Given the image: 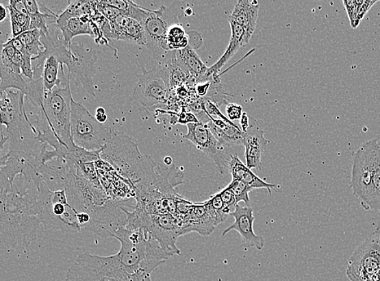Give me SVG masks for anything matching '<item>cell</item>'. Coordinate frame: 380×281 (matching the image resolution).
<instances>
[{
    "label": "cell",
    "mask_w": 380,
    "mask_h": 281,
    "mask_svg": "<svg viewBox=\"0 0 380 281\" xmlns=\"http://www.w3.org/2000/svg\"><path fill=\"white\" fill-rule=\"evenodd\" d=\"M229 216L233 217L234 222L223 232V237L232 230L237 231L242 240V247L255 248L259 251L264 248V239L262 236L256 235L254 232L255 217L253 208L242 207L238 204Z\"/></svg>",
    "instance_id": "cell-12"
},
{
    "label": "cell",
    "mask_w": 380,
    "mask_h": 281,
    "mask_svg": "<svg viewBox=\"0 0 380 281\" xmlns=\"http://www.w3.org/2000/svg\"><path fill=\"white\" fill-rule=\"evenodd\" d=\"M96 119H98V121L101 123H104L107 122V114H96Z\"/></svg>",
    "instance_id": "cell-39"
},
{
    "label": "cell",
    "mask_w": 380,
    "mask_h": 281,
    "mask_svg": "<svg viewBox=\"0 0 380 281\" xmlns=\"http://www.w3.org/2000/svg\"><path fill=\"white\" fill-rule=\"evenodd\" d=\"M66 44L70 45L72 40L79 35H90L94 38L92 29V19L90 16L71 18L67 22L59 27Z\"/></svg>",
    "instance_id": "cell-22"
},
{
    "label": "cell",
    "mask_w": 380,
    "mask_h": 281,
    "mask_svg": "<svg viewBox=\"0 0 380 281\" xmlns=\"http://www.w3.org/2000/svg\"><path fill=\"white\" fill-rule=\"evenodd\" d=\"M362 206L366 210L380 212V142L377 140H374L373 145V167L370 189L368 198Z\"/></svg>",
    "instance_id": "cell-20"
},
{
    "label": "cell",
    "mask_w": 380,
    "mask_h": 281,
    "mask_svg": "<svg viewBox=\"0 0 380 281\" xmlns=\"http://www.w3.org/2000/svg\"><path fill=\"white\" fill-rule=\"evenodd\" d=\"M142 70L143 73L138 75V82L130 95V101L140 113L149 114L154 107L166 102L170 88L157 64L150 71L142 66Z\"/></svg>",
    "instance_id": "cell-8"
},
{
    "label": "cell",
    "mask_w": 380,
    "mask_h": 281,
    "mask_svg": "<svg viewBox=\"0 0 380 281\" xmlns=\"http://www.w3.org/2000/svg\"><path fill=\"white\" fill-rule=\"evenodd\" d=\"M0 12H1V13H0V21H3L4 20H5L8 13L7 8H5V7L3 5V4H0Z\"/></svg>",
    "instance_id": "cell-38"
},
{
    "label": "cell",
    "mask_w": 380,
    "mask_h": 281,
    "mask_svg": "<svg viewBox=\"0 0 380 281\" xmlns=\"http://www.w3.org/2000/svg\"><path fill=\"white\" fill-rule=\"evenodd\" d=\"M39 203L45 229L60 230L64 234L79 233L82 230L78 212L69 204L65 188L52 191L47 182H44L40 189Z\"/></svg>",
    "instance_id": "cell-5"
},
{
    "label": "cell",
    "mask_w": 380,
    "mask_h": 281,
    "mask_svg": "<svg viewBox=\"0 0 380 281\" xmlns=\"http://www.w3.org/2000/svg\"><path fill=\"white\" fill-rule=\"evenodd\" d=\"M240 127L244 133L249 132V117L246 113L242 114V118L240 119Z\"/></svg>",
    "instance_id": "cell-37"
},
{
    "label": "cell",
    "mask_w": 380,
    "mask_h": 281,
    "mask_svg": "<svg viewBox=\"0 0 380 281\" xmlns=\"http://www.w3.org/2000/svg\"><path fill=\"white\" fill-rule=\"evenodd\" d=\"M268 140L265 138L264 132L253 129L246 133L244 147L246 166L249 169H262V156L266 149Z\"/></svg>",
    "instance_id": "cell-16"
},
{
    "label": "cell",
    "mask_w": 380,
    "mask_h": 281,
    "mask_svg": "<svg viewBox=\"0 0 380 281\" xmlns=\"http://www.w3.org/2000/svg\"><path fill=\"white\" fill-rule=\"evenodd\" d=\"M103 3L118 9L123 16L130 17L131 19L140 22L141 25L144 23L149 13L151 12V10H149V9L137 5L132 1H126V0H105Z\"/></svg>",
    "instance_id": "cell-24"
},
{
    "label": "cell",
    "mask_w": 380,
    "mask_h": 281,
    "mask_svg": "<svg viewBox=\"0 0 380 281\" xmlns=\"http://www.w3.org/2000/svg\"><path fill=\"white\" fill-rule=\"evenodd\" d=\"M197 84L196 90L197 95L205 98V97L209 95L210 89L212 87V82L210 80H207V82L198 83Z\"/></svg>",
    "instance_id": "cell-35"
},
{
    "label": "cell",
    "mask_w": 380,
    "mask_h": 281,
    "mask_svg": "<svg viewBox=\"0 0 380 281\" xmlns=\"http://www.w3.org/2000/svg\"><path fill=\"white\" fill-rule=\"evenodd\" d=\"M26 8H27L29 16L30 18V30L38 29L43 34H49L50 24H56L59 15L52 12L42 4L44 12L40 11L39 2L35 0H24Z\"/></svg>",
    "instance_id": "cell-21"
},
{
    "label": "cell",
    "mask_w": 380,
    "mask_h": 281,
    "mask_svg": "<svg viewBox=\"0 0 380 281\" xmlns=\"http://www.w3.org/2000/svg\"><path fill=\"white\" fill-rule=\"evenodd\" d=\"M176 13L162 6L158 10L149 13L142 24L144 29L147 47L157 62L165 59L168 51L166 37L170 27L178 23Z\"/></svg>",
    "instance_id": "cell-10"
},
{
    "label": "cell",
    "mask_w": 380,
    "mask_h": 281,
    "mask_svg": "<svg viewBox=\"0 0 380 281\" xmlns=\"http://www.w3.org/2000/svg\"><path fill=\"white\" fill-rule=\"evenodd\" d=\"M59 30L49 26V34L42 33L41 42L46 51L48 55L56 56L61 66H67L68 74L76 80L77 86L81 84L87 93L96 97L98 87L95 86L94 77L99 61L96 51L81 42L66 44Z\"/></svg>",
    "instance_id": "cell-3"
},
{
    "label": "cell",
    "mask_w": 380,
    "mask_h": 281,
    "mask_svg": "<svg viewBox=\"0 0 380 281\" xmlns=\"http://www.w3.org/2000/svg\"><path fill=\"white\" fill-rule=\"evenodd\" d=\"M61 65L58 59L54 55H49L45 62L43 70V84L45 92H51L57 86L61 84L59 78V70Z\"/></svg>",
    "instance_id": "cell-25"
},
{
    "label": "cell",
    "mask_w": 380,
    "mask_h": 281,
    "mask_svg": "<svg viewBox=\"0 0 380 281\" xmlns=\"http://www.w3.org/2000/svg\"><path fill=\"white\" fill-rule=\"evenodd\" d=\"M112 238L121 244L116 255L79 254L66 281H152L153 271L171 257L144 229L123 226Z\"/></svg>",
    "instance_id": "cell-1"
},
{
    "label": "cell",
    "mask_w": 380,
    "mask_h": 281,
    "mask_svg": "<svg viewBox=\"0 0 380 281\" xmlns=\"http://www.w3.org/2000/svg\"><path fill=\"white\" fill-rule=\"evenodd\" d=\"M209 118L210 121L206 124L222 144L229 146L244 144L246 133L236 123L227 122L218 118Z\"/></svg>",
    "instance_id": "cell-15"
},
{
    "label": "cell",
    "mask_w": 380,
    "mask_h": 281,
    "mask_svg": "<svg viewBox=\"0 0 380 281\" xmlns=\"http://www.w3.org/2000/svg\"><path fill=\"white\" fill-rule=\"evenodd\" d=\"M219 193L225 208H231V207H236V205H238L236 198V196H234L231 187L227 186L223 191H220Z\"/></svg>",
    "instance_id": "cell-31"
},
{
    "label": "cell",
    "mask_w": 380,
    "mask_h": 281,
    "mask_svg": "<svg viewBox=\"0 0 380 281\" xmlns=\"http://www.w3.org/2000/svg\"><path fill=\"white\" fill-rule=\"evenodd\" d=\"M378 1H359V12H357V24H360V22L364 17L366 16V13L368 12L371 7L375 5Z\"/></svg>",
    "instance_id": "cell-33"
},
{
    "label": "cell",
    "mask_w": 380,
    "mask_h": 281,
    "mask_svg": "<svg viewBox=\"0 0 380 281\" xmlns=\"http://www.w3.org/2000/svg\"><path fill=\"white\" fill-rule=\"evenodd\" d=\"M259 8V2L255 0H238L231 15L229 16V21L241 25L251 39L255 32Z\"/></svg>",
    "instance_id": "cell-17"
},
{
    "label": "cell",
    "mask_w": 380,
    "mask_h": 281,
    "mask_svg": "<svg viewBox=\"0 0 380 281\" xmlns=\"http://www.w3.org/2000/svg\"><path fill=\"white\" fill-rule=\"evenodd\" d=\"M164 162L166 164V166L171 167L172 166V162H173V160H172V158L170 157H166L164 159Z\"/></svg>",
    "instance_id": "cell-40"
},
{
    "label": "cell",
    "mask_w": 380,
    "mask_h": 281,
    "mask_svg": "<svg viewBox=\"0 0 380 281\" xmlns=\"http://www.w3.org/2000/svg\"><path fill=\"white\" fill-rule=\"evenodd\" d=\"M231 28V41L228 45L227 51H225L224 55L220 58V60L216 64L211 66L207 70L206 75V82L210 80V78L214 77V80L218 78V73L223 66L236 55L237 51L240 50L242 47L245 44L249 43L250 38L247 36L246 31L242 27L233 21H229Z\"/></svg>",
    "instance_id": "cell-14"
},
{
    "label": "cell",
    "mask_w": 380,
    "mask_h": 281,
    "mask_svg": "<svg viewBox=\"0 0 380 281\" xmlns=\"http://www.w3.org/2000/svg\"><path fill=\"white\" fill-rule=\"evenodd\" d=\"M166 44L169 51L182 50V49L189 46V35L185 33L182 25L179 24L173 25L168 30Z\"/></svg>",
    "instance_id": "cell-26"
},
{
    "label": "cell",
    "mask_w": 380,
    "mask_h": 281,
    "mask_svg": "<svg viewBox=\"0 0 380 281\" xmlns=\"http://www.w3.org/2000/svg\"><path fill=\"white\" fill-rule=\"evenodd\" d=\"M187 127L188 133L183 136L184 139L191 141L199 150L213 160L220 173L224 175L231 158H229L227 151L225 149V145L216 139L207 124L190 123Z\"/></svg>",
    "instance_id": "cell-11"
},
{
    "label": "cell",
    "mask_w": 380,
    "mask_h": 281,
    "mask_svg": "<svg viewBox=\"0 0 380 281\" xmlns=\"http://www.w3.org/2000/svg\"><path fill=\"white\" fill-rule=\"evenodd\" d=\"M176 60L184 71L191 75V77L198 83L206 82V75L209 68H207L197 55L195 49L189 46L182 50L175 51Z\"/></svg>",
    "instance_id": "cell-18"
},
{
    "label": "cell",
    "mask_w": 380,
    "mask_h": 281,
    "mask_svg": "<svg viewBox=\"0 0 380 281\" xmlns=\"http://www.w3.org/2000/svg\"><path fill=\"white\" fill-rule=\"evenodd\" d=\"M231 187L234 196H236L237 204L244 202L246 207H251V199L249 198L250 191L253 189L240 180L232 178L231 184L228 185Z\"/></svg>",
    "instance_id": "cell-28"
},
{
    "label": "cell",
    "mask_w": 380,
    "mask_h": 281,
    "mask_svg": "<svg viewBox=\"0 0 380 281\" xmlns=\"http://www.w3.org/2000/svg\"><path fill=\"white\" fill-rule=\"evenodd\" d=\"M105 110L103 108V107H99V108L97 109L96 114H105Z\"/></svg>",
    "instance_id": "cell-41"
},
{
    "label": "cell",
    "mask_w": 380,
    "mask_h": 281,
    "mask_svg": "<svg viewBox=\"0 0 380 281\" xmlns=\"http://www.w3.org/2000/svg\"><path fill=\"white\" fill-rule=\"evenodd\" d=\"M70 74L63 87L57 86L51 92H45L42 112L47 123L62 145L70 149L76 146L71 136V114L73 99L70 88Z\"/></svg>",
    "instance_id": "cell-6"
},
{
    "label": "cell",
    "mask_w": 380,
    "mask_h": 281,
    "mask_svg": "<svg viewBox=\"0 0 380 281\" xmlns=\"http://www.w3.org/2000/svg\"><path fill=\"white\" fill-rule=\"evenodd\" d=\"M177 123L183 125L200 123L195 114L192 112H182L179 114Z\"/></svg>",
    "instance_id": "cell-34"
},
{
    "label": "cell",
    "mask_w": 380,
    "mask_h": 281,
    "mask_svg": "<svg viewBox=\"0 0 380 281\" xmlns=\"http://www.w3.org/2000/svg\"><path fill=\"white\" fill-rule=\"evenodd\" d=\"M380 271V242L371 234L350 258L346 275L351 281H377Z\"/></svg>",
    "instance_id": "cell-9"
},
{
    "label": "cell",
    "mask_w": 380,
    "mask_h": 281,
    "mask_svg": "<svg viewBox=\"0 0 380 281\" xmlns=\"http://www.w3.org/2000/svg\"><path fill=\"white\" fill-rule=\"evenodd\" d=\"M10 6L14 9L17 12L21 13L26 16H29L27 8H26L25 1H16V0H11Z\"/></svg>",
    "instance_id": "cell-36"
},
{
    "label": "cell",
    "mask_w": 380,
    "mask_h": 281,
    "mask_svg": "<svg viewBox=\"0 0 380 281\" xmlns=\"http://www.w3.org/2000/svg\"><path fill=\"white\" fill-rule=\"evenodd\" d=\"M42 32L38 29L26 31L18 38L25 45L32 57L38 56L46 50L41 42Z\"/></svg>",
    "instance_id": "cell-27"
},
{
    "label": "cell",
    "mask_w": 380,
    "mask_h": 281,
    "mask_svg": "<svg viewBox=\"0 0 380 281\" xmlns=\"http://www.w3.org/2000/svg\"><path fill=\"white\" fill-rule=\"evenodd\" d=\"M100 157L125 178L134 190L140 182L153 176L159 167L150 156L141 154L138 145L122 132H113Z\"/></svg>",
    "instance_id": "cell-4"
},
{
    "label": "cell",
    "mask_w": 380,
    "mask_h": 281,
    "mask_svg": "<svg viewBox=\"0 0 380 281\" xmlns=\"http://www.w3.org/2000/svg\"><path fill=\"white\" fill-rule=\"evenodd\" d=\"M375 232H377V234H378V237L379 239V242H380V227H377V229L375 230Z\"/></svg>",
    "instance_id": "cell-42"
},
{
    "label": "cell",
    "mask_w": 380,
    "mask_h": 281,
    "mask_svg": "<svg viewBox=\"0 0 380 281\" xmlns=\"http://www.w3.org/2000/svg\"><path fill=\"white\" fill-rule=\"evenodd\" d=\"M114 131L101 123L81 102L72 101L71 136L73 144L90 151L103 150Z\"/></svg>",
    "instance_id": "cell-7"
},
{
    "label": "cell",
    "mask_w": 380,
    "mask_h": 281,
    "mask_svg": "<svg viewBox=\"0 0 380 281\" xmlns=\"http://www.w3.org/2000/svg\"><path fill=\"white\" fill-rule=\"evenodd\" d=\"M0 93L8 89H16L26 96L29 88L28 78L25 77L21 73L0 65Z\"/></svg>",
    "instance_id": "cell-23"
},
{
    "label": "cell",
    "mask_w": 380,
    "mask_h": 281,
    "mask_svg": "<svg viewBox=\"0 0 380 281\" xmlns=\"http://www.w3.org/2000/svg\"><path fill=\"white\" fill-rule=\"evenodd\" d=\"M41 186L33 178L19 175L12 185L0 189L2 252L22 251L38 239V230L42 225Z\"/></svg>",
    "instance_id": "cell-2"
},
{
    "label": "cell",
    "mask_w": 380,
    "mask_h": 281,
    "mask_svg": "<svg viewBox=\"0 0 380 281\" xmlns=\"http://www.w3.org/2000/svg\"><path fill=\"white\" fill-rule=\"evenodd\" d=\"M110 23L112 28L110 39L122 40L128 43L147 46L144 27L140 22L121 15L110 21Z\"/></svg>",
    "instance_id": "cell-13"
},
{
    "label": "cell",
    "mask_w": 380,
    "mask_h": 281,
    "mask_svg": "<svg viewBox=\"0 0 380 281\" xmlns=\"http://www.w3.org/2000/svg\"><path fill=\"white\" fill-rule=\"evenodd\" d=\"M227 118L231 120V121H237L238 119H241L242 114V107L237 104H227Z\"/></svg>",
    "instance_id": "cell-32"
},
{
    "label": "cell",
    "mask_w": 380,
    "mask_h": 281,
    "mask_svg": "<svg viewBox=\"0 0 380 281\" xmlns=\"http://www.w3.org/2000/svg\"><path fill=\"white\" fill-rule=\"evenodd\" d=\"M344 8L347 12L349 18H350L351 25L353 29H356L359 25L357 24V12H359V1H353V0H347L343 1Z\"/></svg>",
    "instance_id": "cell-29"
},
{
    "label": "cell",
    "mask_w": 380,
    "mask_h": 281,
    "mask_svg": "<svg viewBox=\"0 0 380 281\" xmlns=\"http://www.w3.org/2000/svg\"><path fill=\"white\" fill-rule=\"evenodd\" d=\"M8 10L10 13L11 21H14L16 23L23 27L25 32L30 30V18L29 16L17 12L10 6L8 7Z\"/></svg>",
    "instance_id": "cell-30"
},
{
    "label": "cell",
    "mask_w": 380,
    "mask_h": 281,
    "mask_svg": "<svg viewBox=\"0 0 380 281\" xmlns=\"http://www.w3.org/2000/svg\"><path fill=\"white\" fill-rule=\"evenodd\" d=\"M229 169L231 171L232 178L234 180L244 182L251 189L265 188L268 191L269 194H272V191H277L279 186L276 184H268V182L259 178L251 169L242 162L238 158V155H232L229 163Z\"/></svg>",
    "instance_id": "cell-19"
}]
</instances>
